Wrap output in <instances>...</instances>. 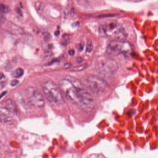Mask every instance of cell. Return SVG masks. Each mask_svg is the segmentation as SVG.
<instances>
[{
  "label": "cell",
  "mask_w": 158,
  "mask_h": 158,
  "mask_svg": "<svg viewBox=\"0 0 158 158\" xmlns=\"http://www.w3.org/2000/svg\"><path fill=\"white\" fill-rule=\"evenodd\" d=\"M43 92L47 101L58 107H62L65 101L60 88L52 81L45 82L43 85Z\"/></svg>",
  "instance_id": "cell-1"
},
{
  "label": "cell",
  "mask_w": 158,
  "mask_h": 158,
  "mask_svg": "<svg viewBox=\"0 0 158 158\" xmlns=\"http://www.w3.org/2000/svg\"><path fill=\"white\" fill-rule=\"evenodd\" d=\"M85 84L93 93L96 94L107 93L110 88L105 80L96 76L88 77L85 81Z\"/></svg>",
  "instance_id": "cell-2"
},
{
  "label": "cell",
  "mask_w": 158,
  "mask_h": 158,
  "mask_svg": "<svg viewBox=\"0 0 158 158\" xmlns=\"http://www.w3.org/2000/svg\"><path fill=\"white\" fill-rule=\"evenodd\" d=\"M59 85L67 99L72 104L79 106L81 98L70 82L66 79H62L59 81Z\"/></svg>",
  "instance_id": "cell-3"
},
{
  "label": "cell",
  "mask_w": 158,
  "mask_h": 158,
  "mask_svg": "<svg viewBox=\"0 0 158 158\" xmlns=\"http://www.w3.org/2000/svg\"><path fill=\"white\" fill-rule=\"evenodd\" d=\"M122 28L117 21L115 20H107L99 27V34L103 37L116 38Z\"/></svg>",
  "instance_id": "cell-4"
},
{
  "label": "cell",
  "mask_w": 158,
  "mask_h": 158,
  "mask_svg": "<svg viewBox=\"0 0 158 158\" xmlns=\"http://www.w3.org/2000/svg\"><path fill=\"white\" fill-rule=\"evenodd\" d=\"M96 69L100 74L110 76L116 73L118 66L117 63L111 58H102L99 59L96 66Z\"/></svg>",
  "instance_id": "cell-5"
},
{
  "label": "cell",
  "mask_w": 158,
  "mask_h": 158,
  "mask_svg": "<svg viewBox=\"0 0 158 158\" xmlns=\"http://www.w3.org/2000/svg\"><path fill=\"white\" fill-rule=\"evenodd\" d=\"M129 52L127 42L121 41L114 40L109 43L106 47L107 54L109 56H117L119 55H126Z\"/></svg>",
  "instance_id": "cell-6"
},
{
  "label": "cell",
  "mask_w": 158,
  "mask_h": 158,
  "mask_svg": "<svg viewBox=\"0 0 158 158\" xmlns=\"http://www.w3.org/2000/svg\"><path fill=\"white\" fill-rule=\"evenodd\" d=\"M82 97V101L79 107L85 112H91L95 108V100L92 96L84 87L80 88L78 91Z\"/></svg>",
  "instance_id": "cell-7"
},
{
  "label": "cell",
  "mask_w": 158,
  "mask_h": 158,
  "mask_svg": "<svg viewBox=\"0 0 158 158\" xmlns=\"http://www.w3.org/2000/svg\"><path fill=\"white\" fill-rule=\"evenodd\" d=\"M26 94L30 105L35 107L41 108L45 105V100L42 95L37 88L28 87L26 90Z\"/></svg>",
  "instance_id": "cell-8"
},
{
  "label": "cell",
  "mask_w": 158,
  "mask_h": 158,
  "mask_svg": "<svg viewBox=\"0 0 158 158\" xmlns=\"http://www.w3.org/2000/svg\"><path fill=\"white\" fill-rule=\"evenodd\" d=\"M13 115L5 107L0 108V123L12 124L14 122Z\"/></svg>",
  "instance_id": "cell-9"
},
{
  "label": "cell",
  "mask_w": 158,
  "mask_h": 158,
  "mask_svg": "<svg viewBox=\"0 0 158 158\" xmlns=\"http://www.w3.org/2000/svg\"><path fill=\"white\" fill-rule=\"evenodd\" d=\"M4 27L5 30L13 35H21L24 33V31L20 27L9 21L5 23Z\"/></svg>",
  "instance_id": "cell-10"
},
{
  "label": "cell",
  "mask_w": 158,
  "mask_h": 158,
  "mask_svg": "<svg viewBox=\"0 0 158 158\" xmlns=\"http://www.w3.org/2000/svg\"><path fill=\"white\" fill-rule=\"evenodd\" d=\"M4 107L7 109L12 114L15 115L18 112V108L15 102L12 99H7L4 103Z\"/></svg>",
  "instance_id": "cell-11"
},
{
  "label": "cell",
  "mask_w": 158,
  "mask_h": 158,
  "mask_svg": "<svg viewBox=\"0 0 158 158\" xmlns=\"http://www.w3.org/2000/svg\"><path fill=\"white\" fill-rule=\"evenodd\" d=\"M24 75V70L21 68H18L13 73V77L15 78H19Z\"/></svg>",
  "instance_id": "cell-12"
},
{
  "label": "cell",
  "mask_w": 158,
  "mask_h": 158,
  "mask_svg": "<svg viewBox=\"0 0 158 158\" xmlns=\"http://www.w3.org/2000/svg\"><path fill=\"white\" fill-rule=\"evenodd\" d=\"M93 50V45L92 42L91 40H88L87 41V44H86L85 52H86L90 53L92 52Z\"/></svg>",
  "instance_id": "cell-13"
},
{
  "label": "cell",
  "mask_w": 158,
  "mask_h": 158,
  "mask_svg": "<svg viewBox=\"0 0 158 158\" xmlns=\"http://www.w3.org/2000/svg\"><path fill=\"white\" fill-rule=\"evenodd\" d=\"M87 66H88V64H84L75 67L72 69V71H74V72H79V71H82L87 67Z\"/></svg>",
  "instance_id": "cell-14"
},
{
  "label": "cell",
  "mask_w": 158,
  "mask_h": 158,
  "mask_svg": "<svg viewBox=\"0 0 158 158\" xmlns=\"http://www.w3.org/2000/svg\"><path fill=\"white\" fill-rule=\"evenodd\" d=\"M10 9L9 6H7L5 5L1 4L0 5V11L2 13H8L10 11Z\"/></svg>",
  "instance_id": "cell-15"
},
{
  "label": "cell",
  "mask_w": 158,
  "mask_h": 158,
  "mask_svg": "<svg viewBox=\"0 0 158 158\" xmlns=\"http://www.w3.org/2000/svg\"><path fill=\"white\" fill-rule=\"evenodd\" d=\"M76 47L79 52H82L84 49V44L83 43H80L77 45Z\"/></svg>",
  "instance_id": "cell-16"
},
{
  "label": "cell",
  "mask_w": 158,
  "mask_h": 158,
  "mask_svg": "<svg viewBox=\"0 0 158 158\" xmlns=\"http://www.w3.org/2000/svg\"><path fill=\"white\" fill-rule=\"evenodd\" d=\"M19 83V81L18 80L15 79V80L11 81V83H10V85L12 86H15V85H17Z\"/></svg>",
  "instance_id": "cell-17"
},
{
  "label": "cell",
  "mask_w": 158,
  "mask_h": 158,
  "mask_svg": "<svg viewBox=\"0 0 158 158\" xmlns=\"http://www.w3.org/2000/svg\"><path fill=\"white\" fill-rule=\"evenodd\" d=\"M135 112H136V110H129V112H128V114H129L130 116H133V115H135Z\"/></svg>",
  "instance_id": "cell-18"
},
{
  "label": "cell",
  "mask_w": 158,
  "mask_h": 158,
  "mask_svg": "<svg viewBox=\"0 0 158 158\" xmlns=\"http://www.w3.org/2000/svg\"><path fill=\"white\" fill-rule=\"evenodd\" d=\"M64 68L66 69H68L72 67V64L70 63H66L64 65Z\"/></svg>",
  "instance_id": "cell-19"
},
{
  "label": "cell",
  "mask_w": 158,
  "mask_h": 158,
  "mask_svg": "<svg viewBox=\"0 0 158 158\" xmlns=\"http://www.w3.org/2000/svg\"><path fill=\"white\" fill-rule=\"evenodd\" d=\"M75 51L73 49H70L69 51L68 54L70 56H73L75 55Z\"/></svg>",
  "instance_id": "cell-20"
},
{
  "label": "cell",
  "mask_w": 158,
  "mask_h": 158,
  "mask_svg": "<svg viewBox=\"0 0 158 158\" xmlns=\"http://www.w3.org/2000/svg\"><path fill=\"white\" fill-rule=\"evenodd\" d=\"M83 62V58H82L81 57H77V59H76V62H77V64H80Z\"/></svg>",
  "instance_id": "cell-21"
},
{
  "label": "cell",
  "mask_w": 158,
  "mask_h": 158,
  "mask_svg": "<svg viewBox=\"0 0 158 158\" xmlns=\"http://www.w3.org/2000/svg\"><path fill=\"white\" fill-rule=\"evenodd\" d=\"M6 94V92H3L2 93V94H0V99L1 98H2Z\"/></svg>",
  "instance_id": "cell-22"
},
{
  "label": "cell",
  "mask_w": 158,
  "mask_h": 158,
  "mask_svg": "<svg viewBox=\"0 0 158 158\" xmlns=\"http://www.w3.org/2000/svg\"><path fill=\"white\" fill-rule=\"evenodd\" d=\"M4 77V76L3 73H2V72H0V80L3 78Z\"/></svg>",
  "instance_id": "cell-23"
},
{
  "label": "cell",
  "mask_w": 158,
  "mask_h": 158,
  "mask_svg": "<svg viewBox=\"0 0 158 158\" xmlns=\"http://www.w3.org/2000/svg\"><path fill=\"white\" fill-rule=\"evenodd\" d=\"M130 1L133 2H140L142 0H130Z\"/></svg>",
  "instance_id": "cell-24"
},
{
  "label": "cell",
  "mask_w": 158,
  "mask_h": 158,
  "mask_svg": "<svg viewBox=\"0 0 158 158\" xmlns=\"http://www.w3.org/2000/svg\"><path fill=\"white\" fill-rule=\"evenodd\" d=\"M59 31H56L55 32V36H58V35H59Z\"/></svg>",
  "instance_id": "cell-25"
}]
</instances>
